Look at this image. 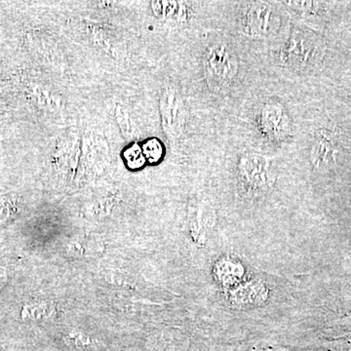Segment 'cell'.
Instances as JSON below:
<instances>
[{
  "label": "cell",
  "instance_id": "1",
  "mask_svg": "<svg viewBox=\"0 0 351 351\" xmlns=\"http://www.w3.org/2000/svg\"><path fill=\"white\" fill-rule=\"evenodd\" d=\"M324 53L321 39L314 32L304 27H294L291 31L288 40L279 50L277 60L281 66L294 71L315 66Z\"/></svg>",
  "mask_w": 351,
  "mask_h": 351
},
{
  "label": "cell",
  "instance_id": "2",
  "mask_svg": "<svg viewBox=\"0 0 351 351\" xmlns=\"http://www.w3.org/2000/svg\"><path fill=\"white\" fill-rule=\"evenodd\" d=\"M239 60L234 51L226 43L210 47L205 59L208 84L214 91H223L232 85L239 73Z\"/></svg>",
  "mask_w": 351,
  "mask_h": 351
},
{
  "label": "cell",
  "instance_id": "3",
  "mask_svg": "<svg viewBox=\"0 0 351 351\" xmlns=\"http://www.w3.org/2000/svg\"><path fill=\"white\" fill-rule=\"evenodd\" d=\"M242 32L252 38H267L280 27V15L270 2H248L242 16Z\"/></svg>",
  "mask_w": 351,
  "mask_h": 351
},
{
  "label": "cell",
  "instance_id": "4",
  "mask_svg": "<svg viewBox=\"0 0 351 351\" xmlns=\"http://www.w3.org/2000/svg\"><path fill=\"white\" fill-rule=\"evenodd\" d=\"M237 172L242 188L249 195L265 193L272 181L271 162L267 157L258 154H246L240 156Z\"/></svg>",
  "mask_w": 351,
  "mask_h": 351
},
{
  "label": "cell",
  "instance_id": "5",
  "mask_svg": "<svg viewBox=\"0 0 351 351\" xmlns=\"http://www.w3.org/2000/svg\"><path fill=\"white\" fill-rule=\"evenodd\" d=\"M256 124L263 137L272 142H280L290 136L292 120L282 104L267 101L258 107L255 115Z\"/></svg>",
  "mask_w": 351,
  "mask_h": 351
},
{
  "label": "cell",
  "instance_id": "6",
  "mask_svg": "<svg viewBox=\"0 0 351 351\" xmlns=\"http://www.w3.org/2000/svg\"><path fill=\"white\" fill-rule=\"evenodd\" d=\"M339 154L336 138L331 133L320 131L314 138L311 149V160L317 169H327L335 165Z\"/></svg>",
  "mask_w": 351,
  "mask_h": 351
},
{
  "label": "cell",
  "instance_id": "7",
  "mask_svg": "<svg viewBox=\"0 0 351 351\" xmlns=\"http://www.w3.org/2000/svg\"><path fill=\"white\" fill-rule=\"evenodd\" d=\"M180 106L181 104L177 100L175 94L169 93L166 96L165 119L167 120L166 123L173 133L181 126V108Z\"/></svg>",
  "mask_w": 351,
  "mask_h": 351
}]
</instances>
